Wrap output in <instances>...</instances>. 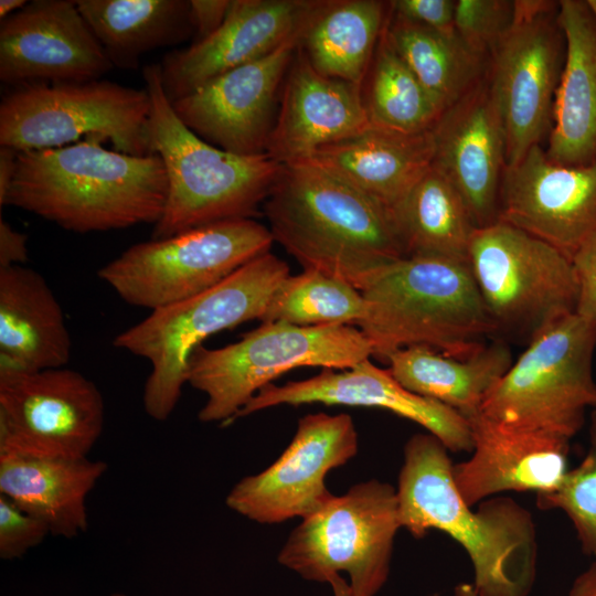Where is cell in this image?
Returning <instances> with one entry per match:
<instances>
[{
    "mask_svg": "<svg viewBox=\"0 0 596 596\" xmlns=\"http://www.w3.org/2000/svg\"><path fill=\"white\" fill-rule=\"evenodd\" d=\"M448 451L429 433L406 441L396 488L401 528L416 539L438 530L462 546L477 596H529L538 562L531 512L504 496L472 510L456 487Z\"/></svg>",
    "mask_w": 596,
    "mask_h": 596,
    "instance_id": "1",
    "label": "cell"
},
{
    "mask_svg": "<svg viewBox=\"0 0 596 596\" xmlns=\"http://www.w3.org/2000/svg\"><path fill=\"white\" fill-rule=\"evenodd\" d=\"M93 136L60 148L18 152L7 205L76 233L156 224L168 198L158 155L132 156Z\"/></svg>",
    "mask_w": 596,
    "mask_h": 596,
    "instance_id": "2",
    "label": "cell"
},
{
    "mask_svg": "<svg viewBox=\"0 0 596 596\" xmlns=\"http://www.w3.org/2000/svg\"><path fill=\"white\" fill-rule=\"evenodd\" d=\"M274 241L304 269L362 291L405 257L392 211L338 177L305 161L283 164L264 203Z\"/></svg>",
    "mask_w": 596,
    "mask_h": 596,
    "instance_id": "3",
    "label": "cell"
},
{
    "mask_svg": "<svg viewBox=\"0 0 596 596\" xmlns=\"http://www.w3.org/2000/svg\"><path fill=\"white\" fill-rule=\"evenodd\" d=\"M358 328L382 362L397 350L422 345L467 358L498 332L468 262L408 256L386 266L361 291Z\"/></svg>",
    "mask_w": 596,
    "mask_h": 596,
    "instance_id": "4",
    "label": "cell"
},
{
    "mask_svg": "<svg viewBox=\"0 0 596 596\" xmlns=\"http://www.w3.org/2000/svg\"><path fill=\"white\" fill-rule=\"evenodd\" d=\"M151 99L149 136L168 177V198L152 240L207 224L253 219L273 190L283 164L267 153L243 156L195 135L175 114L160 79V65L143 67Z\"/></svg>",
    "mask_w": 596,
    "mask_h": 596,
    "instance_id": "5",
    "label": "cell"
},
{
    "mask_svg": "<svg viewBox=\"0 0 596 596\" xmlns=\"http://www.w3.org/2000/svg\"><path fill=\"white\" fill-rule=\"evenodd\" d=\"M289 275L284 260L265 253L212 288L152 310L118 333L116 348L147 359L151 365L142 393L146 414L159 422L168 419L188 384L193 351L212 334L260 320L273 294Z\"/></svg>",
    "mask_w": 596,
    "mask_h": 596,
    "instance_id": "6",
    "label": "cell"
},
{
    "mask_svg": "<svg viewBox=\"0 0 596 596\" xmlns=\"http://www.w3.org/2000/svg\"><path fill=\"white\" fill-rule=\"evenodd\" d=\"M371 356L370 341L353 326L262 322L234 343L198 347L189 360L187 383L206 396L198 418L226 425L283 373L304 366L348 370Z\"/></svg>",
    "mask_w": 596,
    "mask_h": 596,
    "instance_id": "7",
    "label": "cell"
},
{
    "mask_svg": "<svg viewBox=\"0 0 596 596\" xmlns=\"http://www.w3.org/2000/svg\"><path fill=\"white\" fill-rule=\"evenodd\" d=\"M596 336L578 315L539 332L492 389L480 412L501 424L571 440L596 411Z\"/></svg>",
    "mask_w": 596,
    "mask_h": 596,
    "instance_id": "8",
    "label": "cell"
},
{
    "mask_svg": "<svg viewBox=\"0 0 596 596\" xmlns=\"http://www.w3.org/2000/svg\"><path fill=\"white\" fill-rule=\"evenodd\" d=\"M150 113L146 88L105 79L12 87L0 103V146L21 152L99 136L117 151L156 155Z\"/></svg>",
    "mask_w": 596,
    "mask_h": 596,
    "instance_id": "9",
    "label": "cell"
},
{
    "mask_svg": "<svg viewBox=\"0 0 596 596\" xmlns=\"http://www.w3.org/2000/svg\"><path fill=\"white\" fill-rule=\"evenodd\" d=\"M400 529L396 489L371 479L301 519L277 560L310 582L328 584L344 572L351 596H375L389 578Z\"/></svg>",
    "mask_w": 596,
    "mask_h": 596,
    "instance_id": "10",
    "label": "cell"
},
{
    "mask_svg": "<svg viewBox=\"0 0 596 596\" xmlns=\"http://www.w3.org/2000/svg\"><path fill=\"white\" fill-rule=\"evenodd\" d=\"M274 237L254 219L226 220L137 243L98 270L127 304L152 310L217 285L268 253Z\"/></svg>",
    "mask_w": 596,
    "mask_h": 596,
    "instance_id": "11",
    "label": "cell"
},
{
    "mask_svg": "<svg viewBox=\"0 0 596 596\" xmlns=\"http://www.w3.org/2000/svg\"><path fill=\"white\" fill-rule=\"evenodd\" d=\"M468 264L498 332L530 342L575 313L578 280L572 259L508 223L477 227Z\"/></svg>",
    "mask_w": 596,
    "mask_h": 596,
    "instance_id": "12",
    "label": "cell"
},
{
    "mask_svg": "<svg viewBox=\"0 0 596 596\" xmlns=\"http://www.w3.org/2000/svg\"><path fill=\"white\" fill-rule=\"evenodd\" d=\"M558 2L515 1L514 19L491 49L490 96L505 137V167L540 145L553 124L565 58Z\"/></svg>",
    "mask_w": 596,
    "mask_h": 596,
    "instance_id": "13",
    "label": "cell"
},
{
    "mask_svg": "<svg viewBox=\"0 0 596 596\" xmlns=\"http://www.w3.org/2000/svg\"><path fill=\"white\" fill-rule=\"evenodd\" d=\"M104 422L100 391L77 371L0 374V455L84 458Z\"/></svg>",
    "mask_w": 596,
    "mask_h": 596,
    "instance_id": "14",
    "label": "cell"
},
{
    "mask_svg": "<svg viewBox=\"0 0 596 596\" xmlns=\"http://www.w3.org/2000/svg\"><path fill=\"white\" fill-rule=\"evenodd\" d=\"M359 449L348 414H308L283 454L263 471L242 478L226 496L234 512L262 524L304 519L332 496L328 472L345 465Z\"/></svg>",
    "mask_w": 596,
    "mask_h": 596,
    "instance_id": "15",
    "label": "cell"
},
{
    "mask_svg": "<svg viewBox=\"0 0 596 596\" xmlns=\"http://www.w3.org/2000/svg\"><path fill=\"white\" fill-rule=\"evenodd\" d=\"M114 68L76 0H33L0 23V81L12 87L100 79Z\"/></svg>",
    "mask_w": 596,
    "mask_h": 596,
    "instance_id": "16",
    "label": "cell"
},
{
    "mask_svg": "<svg viewBox=\"0 0 596 596\" xmlns=\"http://www.w3.org/2000/svg\"><path fill=\"white\" fill-rule=\"evenodd\" d=\"M301 35L171 103L175 114L195 135L220 149L243 156L266 153L278 91Z\"/></svg>",
    "mask_w": 596,
    "mask_h": 596,
    "instance_id": "17",
    "label": "cell"
},
{
    "mask_svg": "<svg viewBox=\"0 0 596 596\" xmlns=\"http://www.w3.org/2000/svg\"><path fill=\"white\" fill-rule=\"evenodd\" d=\"M549 243L567 257L596 240V160L581 167L550 161L540 145L505 167L498 220Z\"/></svg>",
    "mask_w": 596,
    "mask_h": 596,
    "instance_id": "18",
    "label": "cell"
},
{
    "mask_svg": "<svg viewBox=\"0 0 596 596\" xmlns=\"http://www.w3.org/2000/svg\"><path fill=\"white\" fill-rule=\"evenodd\" d=\"M322 0H232L223 24L209 38L167 53L163 92L173 103L241 65L259 60L304 32Z\"/></svg>",
    "mask_w": 596,
    "mask_h": 596,
    "instance_id": "19",
    "label": "cell"
},
{
    "mask_svg": "<svg viewBox=\"0 0 596 596\" xmlns=\"http://www.w3.org/2000/svg\"><path fill=\"white\" fill-rule=\"evenodd\" d=\"M312 403L383 408L424 427L449 451L472 450L471 429L466 417L443 403L405 389L389 368L381 369L370 359L342 372L322 369L310 379L283 385L268 384L236 418L278 405Z\"/></svg>",
    "mask_w": 596,
    "mask_h": 596,
    "instance_id": "20",
    "label": "cell"
},
{
    "mask_svg": "<svg viewBox=\"0 0 596 596\" xmlns=\"http://www.w3.org/2000/svg\"><path fill=\"white\" fill-rule=\"evenodd\" d=\"M472 450L454 465L456 487L473 507L504 492H555L568 471L570 440L541 432L511 427L481 412L468 418Z\"/></svg>",
    "mask_w": 596,
    "mask_h": 596,
    "instance_id": "21",
    "label": "cell"
},
{
    "mask_svg": "<svg viewBox=\"0 0 596 596\" xmlns=\"http://www.w3.org/2000/svg\"><path fill=\"white\" fill-rule=\"evenodd\" d=\"M432 132V167L458 190L477 227L497 222L505 137L488 83L447 108Z\"/></svg>",
    "mask_w": 596,
    "mask_h": 596,
    "instance_id": "22",
    "label": "cell"
},
{
    "mask_svg": "<svg viewBox=\"0 0 596 596\" xmlns=\"http://www.w3.org/2000/svg\"><path fill=\"white\" fill-rule=\"evenodd\" d=\"M370 124L362 87L320 74L299 43L283 83L266 153L281 164L301 161Z\"/></svg>",
    "mask_w": 596,
    "mask_h": 596,
    "instance_id": "23",
    "label": "cell"
},
{
    "mask_svg": "<svg viewBox=\"0 0 596 596\" xmlns=\"http://www.w3.org/2000/svg\"><path fill=\"white\" fill-rule=\"evenodd\" d=\"M557 19L565 58L545 153L556 164L581 167L596 160V17L587 0H562Z\"/></svg>",
    "mask_w": 596,
    "mask_h": 596,
    "instance_id": "24",
    "label": "cell"
},
{
    "mask_svg": "<svg viewBox=\"0 0 596 596\" xmlns=\"http://www.w3.org/2000/svg\"><path fill=\"white\" fill-rule=\"evenodd\" d=\"M432 129L403 132L375 124L307 159L392 210L432 168Z\"/></svg>",
    "mask_w": 596,
    "mask_h": 596,
    "instance_id": "25",
    "label": "cell"
},
{
    "mask_svg": "<svg viewBox=\"0 0 596 596\" xmlns=\"http://www.w3.org/2000/svg\"><path fill=\"white\" fill-rule=\"evenodd\" d=\"M71 338L44 277L22 265L0 268V374L63 368Z\"/></svg>",
    "mask_w": 596,
    "mask_h": 596,
    "instance_id": "26",
    "label": "cell"
},
{
    "mask_svg": "<svg viewBox=\"0 0 596 596\" xmlns=\"http://www.w3.org/2000/svg\"><path fill=\"white\" fill-rule=\"evenodd\" d=\"M103 460L0 455V494L42 520L51 535L73 539L88 526L86 500L107 471Z\"/></svg>",
    "mask_w": 596,
    "mask_h": 596,
    "instance_id": "27",
    "label": "cell"
},
{
    "mask_svg": "<svg viewBox=\"0 0 596 596\" xmlns=\"http://www.w3.org/2000/svg\"><path fill=\"white\" fill-rule=\"evenodd\" d=\"M386 363L405 389L443 403L468 419L480 412L513 359L505 343L494 342L467 358L414 345L395 351Z\"/></svg>",
    "mask_w": 596,
    "mask_h": 596,
    "instance_id": "28",
    "label": "cell"
},
{
    "mask_svg": "<svg viewBox=\"0 0 596 596\" xmlns=\"http://www.w3.org/2000/svg\"><path fill=\"white\" fill-rule=\"evenodd\" d=\"M114 67L134 70L143 54L193 36L190 0H76Z\"/></svg>",
    "mask_w": 596,
    "mask_h": 596,
    "instance_id": "29",
    "label": "cell"
},
{
    "mask_svg": "<svg viewBox=\"0 0 596 596\" xmlns=\"http://www.w3.org/2000/svg\"><path fill=\"white\" fill-rule=\"evenodd\" d=\"M386 7L379 0H322L300 40L311 65L362 87L386 24Z\"/></svg>",
    "mask_w": 596,
    "mask_h": 596,
    "instance_id": "30",
    "label": "cell"
},
{
    "mask_svg": "<svg viewBox=\"0 0 596 596\" xmlns=\"http://www.w3.org/2000/svg\"><path fill=\"white\" fill-rule=\"evenodd\" d=\"M408 256H438L468 262L477 228L458 190L430 168L391 210Z\"/></svg>",
    "mask_w": 596,
    "mask_h": 596,
    "instance_id": "31",
    "label": "cell"
},
{
    "mask_svg": "<svg viewBox=\"0 0 596 596\" xmlns=\"http://www.w3.org/2000/svg\"><path fill=\"white\" fill-rule=\"evenodd\" d=\"M386 38L445 111L481 79L485 55L466 45L457 33H443L394 14Z\"/></svg>",
    "mask_w": 596,
    "mask_h": 596,
    "instance_id": "32",
    "label": "cell"
},
{
    "mask_svg": "<svg viewBox=\"0 0 596 596\" xmlns=\"http://www.w3.org/2000/svg\"><path fill=\"white\" fill-rule=\"evenodd\" d=\"M366 78L362 97L372 124L403 132H421L432 129L444 113L392 47L385 26Z\"/></svg>",
    "mask_w": 596,
    "mask_h": 596,
    "instance_id": "33",
    "label": "cell"
},
{
    "mask_svg": "<svg viewBox=\"0 0 596 596\" xmlns=\"http://www.w3.org/2000/svg\"><path fill=\"white\" fill-rule=\"evenodd\" d=\"M362 292L313 269L286 277L273 294L262 322L299 327L358 326L364 317Z\"/></svg>",
    "mask_w": 596,
    "mask_h": 596,
    "instance_id": "34",
    "label": "cell"
},
{
    "mask_svg": "<svg viewBox=\"0 0 596 596\" xmlns=\"http://www.w3.org/2000/svg\"><path fill=\"white\" fill-rule=\"evenodd\" d=\"M588 438L583 460L567 471L555 492L536 496V505L562 510L574 525L583 552L596 562V411L590 414Z\"/></svg>",
    "mask_w": 596,
    "mask_h": 596,
    "instance_id": "35",
    "label": "cell"
},
{
    "mask_svg": "<svg viewBox=\"0 0 596 596\" xmlns=\"http://www.w3.org/2000/svg\"><path fill=\"white\" fill-rule=\"evenodd\" d=\"M515 1L458 0L454 26L460 40L475 52L486 55L513 22Z\"/></svg>",
    "mask_w": 596,
    "mask_h": 596,
    "instance_id": "36",
    "label": "cell"
},
{
    "mask_svg": "<svg viewBox=\"0 0 596 596\" xmlns=\"http://www.w3.org/2000/svg\"><path fill=\"white\" fill-rule=\"evenodd\" d=\"M49 534L50 528L42 520L0 494V558H20L41 544Z\"/></svg>",
    "mask_w": 596,
    "mask_h": 596,
    "instance_id": "37",
    "label": "cell"
},
{
    "mask_svg": "<svg viewBox=\"0 0 596 596\" xmlns=\"http://www.w3.org/2000/svg\"><path fill=\"white\" fill-rule=\"evenodd\" d=\"M391 11L406 20L443 33H456L454 0H395Z\"/></svg>",
    "mask_w": 596,
    "mask_h": 596,
    "instance_id": "38",
    "label": "cell"
},
{
    "mask_svg": "<svg viewBox=\"0 0 596 596\" xmlns=\"http://www.w3.org/2000/svg\"><path fill=\"white\" fill-rule=\"evenodd\" d=\"M572 263L578 280L575 313L593 328L596 336V240L581 248Z\"/></svg>",
    "mask_w": 596,
    "mask_h": 596,
    "instance_id": "39",
    "label": "cell"
},
{
    "mask_svg": "<svg viewBox=\"0 0 596 596\" xmlns=\"http://www.w3.org/2000/svg\"><path fill=\"white\" fill-rule=\"evenodd\" d=\"M232 0H190L193 42L213 34L225 21Z\"/></svg>",
    "mask_w": 596,
    "mask_h": 596,
    "instance_id": "40",
    "label": "cell"
},
{
    "mask_svg": "<svg viewBox=\"0 0 596 596\" xmlns=\"http://www.w3.org/2000/svg\"><path fill=\"white\" fill-rule=\"evenodd\" d=\"M28 259L26 235L0 217V268L18 266Z\"/></svg>",
    "mask_w": 596,
    "mask_h": 596,
    "instance_id": "41",
    "label": "cell"
},
{
    "mask_svg": "<svg viewBox=\"0 0 596 596\" xmlns=\"http://www.w3.org/2000/svg\"><path fill=\"white\" fill-rule=\"evenodd\" d=\"M17 150L0 146V207L7 205L8 195L17 170Z\"/></svg>",
    "mask_w": 596,
    "mask_h": 596,
    "instance_id": "42",
    "label": "cell"
},
{
    "mask_svg": "<svg viewBox=\"0 0 596 596\" xmlns=\"http://www.w3.org/2000/svg\"><path fill=\"white\" fill-rule=\"evenodd\" d=\"M568 596H596V562L574 579Z\"/></svg>",
    "mask_w": 596,
    "mask_h": 596,
    "instance_id": "43",
    "label": "cell"
},
{
    "mask_svg": "<svg viewBox=\"0 0 596 596\" xmlns=\"http://www.w3.org/2000/svg\"><path fill=\"white\" fill-rule=\"evenodd\" d=\"M25 0H1L0 1V20H4L25 7Z\"/></svg>",
    "mask_w": 596,
    "mask_h": 596,
    "instance_id": "44",
    "label": "cell"
},
{
    "mask_svg": "<svg viewBox=\"0 0 596 596\" xmlns=\"http://www.w3.org/2000/svg\"><path fill=\"white\" fill-rule=\"evenodd\" d=\"M328 584L332 587L334 596H351L349 584L340 575L333 576Z\"/></svg>",
    "mask_w": 596,
    "mask_h": 596,
    "instance_id": "45",
    "label": "cell"
},
{
    "mask_svg": "<svg viewBox=\"0 0 596 596\" xmlns=\"http://www.w3.org/2000/svg\"><path fill=\"white\" fill-rule=\"evenodd\" d=\"M451 596H477L472 584L462 583L454 588Z\"/></svg>",
    "mask_w": 596,
    "mask_h": 596,
    "instance_id": "46",
    "label": "cell"
},
{
    "mask_svg": "<svg viewBox=\"0 0 596 596\" xmlns=\"http://www.w3.org/2000/svg\"><path fill=\"white\" fill-rule=\"evenodd\" d=\"M587 2L596 17V0H587Z\"/></svg>",
    "mask_w": 596,
    "mask_h": 596,
    "instance_id": "47",
    "label": "cell"
},
{
    "mask_svg": "<svg viewBox=\"0 0 596 596\" xmlns=\"http://www.w3.org/2000/svg\"><path fill=\"white\" fill-rule=\"evenodd\" d=\"M110 596H127V595H125L123 593H113Z\"/></svg>",
    "mask_w": 596,
    "mask_h": 596,
    "instance_id": "48",
    "label": "cell"
}]
</instances>
